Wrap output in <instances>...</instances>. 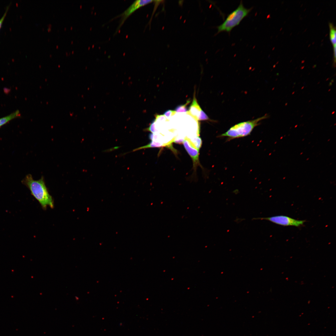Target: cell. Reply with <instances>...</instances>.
I'll return each mask as SVG.
<instances>
[{
    "label": "cell",
    "mask_w": 336,
    "mask_h": 336,
    "mask_svg": "<svg viewBox=\"0 0 336 336\" xmlns=\"http://www.w3.org/2000/svg\"><path fill=\"white\" fill-rule=\"evenodd\" d=\"M191 141L193 143V144L192 145V146L193 147L194 146V148L199 150L202 143L201 138L198 137L193 139Z\"/></svg>",
    "instance_id": "obj_12"
},
{
    "label": "cell",
    "mask_w": 336,
    "mask_h": 336,
    "mask_svg": "<svg viewBox=\"0 0 336 336\" xmlns=\"http://www.w3.org/2000/svg\"><path fill=\"white\" fill-rule=\"evenodd\" d=\"M185 148L191 157L193 162L194 167L195 168L199 164V150L193 147L188 140L185 139L183 142Z\"/></svg>",
    "instance_id": "obj_6"
},
{
    "label": "cell",
    "mask_w": 336,
    "mask_h": 336,
    "mask_svg": "<svg viewBox=\"0 0 336 336\" xmlns=\"http://www.w3.org/2000/svg\"><path fill=\"white\" fill-rule=\"evenodd\" d=\"M202 110V109L197 102L195 97V92H194L192 103L189 108V112L192 116L198 120V117Z\"/></svg>",
    "instance_id": "obj_7"
},
{
    "label": "cell",
    "mask_w": 336,
    "mask_h": 336,
    "mask_svg": "<svg viewBox=\"0 0 336 336\" xmlns=\"http://www.w3.org/2000/svg\"><path fill=\"white\" fill-rule=\"evenodd\" d=\"M155 123V120H154L151 124L149 127L146 130L147 131L151 132L152 133H156L158 131V130L156 128Z\"/></svg>",
    "instance_id": "obj_13"
},
{
    "label": "cell",
    "mask_w": 336,
    "mask_h": 336,
    "mask_svg": "<svg viewBox=\"0 0 336 336\" xmlns=\"http://www.w3.org/2000/svg\"><path fill=\"white\" fill-rule=\"evenodd\" d=\"M198 120H210V119L207 114L202 110L198 117Z\"/></svg>",
    "instance_id": "obj_14"
},
{
    "label": "cell",
    "mask_w": 336,
    "mask_h": 336,
    "mask_svg": "<svg viewBox=\"0 0 336 336\" xmlns=\"http://www.w3.org/2000/svg\"><path fill=\"white\" fill-rule=\"evenodd\" d=\"M252 9V7L246 8L241 1L237 8L230 13L224 22L217 27V33L223 31L230 32L248 15Z\"/></svg>",
    "instance_id": "obj_3"
},
{
    "label": "cell",
    "mask_w": 336,
    "mask_h": 336,
    "mask_svg": "<svg viewBox=\"0 0 336 336\" xmlns=\"http://www.w3.org/2000/svg\"><path fill=\"white\" fill-rule=\"evenodd\" d=\"M329 37L333 45L334 51V62L335 65L336 56V31L335 26L331 23H329Z\"/></svg>",
    "instance_id": "obj_8"
},
{
    "label": "cell",
    "mask_w": 336,
    "mask_h": 336,
    "mask_svg": "<svg viewBox=\"0 0 336 336\" xmlns=\"http://www.w3.org/2000/svg\"><path fill=\"white\" fill-rule=\"evenodd\" d=\"M252 219L266 220L282 226H294L297 227L303 225L306 222L305 220H296L283 215L276 216L267 217L254 218Z\"/></svg>",
    "instance_id": "obj_4"
},
{
    "label": "cell",
    "mask_w": 336,
    "mask_h": 336,
    "mask_svg": "<svg viewBox=\"0 0 336 336\" xmlns=\"http://www.w3.org/2000/svg\"><path fill=\"white\" fill-rule=\"evenodd\" d=\"M176 112L171 110H168L164 112V115L167 117H169L174 114Z\"/></svg>",
    "instance_id": "obj_15"
},
{
    "label": "cell",
    "mask_w": 336,
    "mask_h": 336,
    "mask_svg": "<svg viewBox=\"0 0 336 336\" xmlns=\"http://www.w3.org/2000/svg\"><path fill=\"white\" fill-rule=\"evenodd\" d=\"M267 114L255 119L242 122L231 127L220 137H227L228 140L246 136L250 134L253 129L259 124L260 122L267 118Z\"/></svg>",
    "instance_id": "obj_2"
},
{
    "label": "cell",
    "mask_w": 336,
    "mask_h": 336,
    "mask_svg": "<svg viewBox=\"0 0 336 336\" xmlns=\"http://www.w3.org/2000/svg\"><path fill=\"white\" fill-rule=\"evenodd\" d=\"M21 182L30 190L31 194L38 201L42 208L46 209L47 207H54V202L46 186L44 178L34 180L31 175L28 174L22 180Z\"/></svg>",
    "instance_id": "obj_1"
},
{
    "label": "cell",
    "mask_w": 336,
    "mask_h": 336,
    "mask_svg": "<svg viewBox=\"0 0 336 336\" xmlns=\"http://www.w3.org/2000/svg\"><path fill=\"white\" fill-rule=\"evenodd\" d=\"M154 2V0H138L134 1L126 10L119 16L121 17L117 31L126 19L136 10L141 7Z\"/></svg>",
    "instance_id": "obj_5"
},
{
    "label": "cell",
    "mask_w": 336,
    "mask_h": 336,
    "mask_svg": "<svg viewBox=\"0 0 336 336\" xmlns=\"http://www.w3.org/2000/svg\"><path fill=\"white\" fill-rule=\"evenodd\" d=\"M166 145L165 144L160 143L159 142L154 141H152L151 142L148 144L144 146L135 149H134L133 151H135L138 150L148 148L160 147L164 146H165Z\"/></svg>",
    "instance_id": "obj_10"
},
{
    "label": "cell",
    "mask_w": 336,
    "mask_h": 336,
    "mask_svg": "<svg viewBox=\"0 0 336 336\" xmlns=\"http://www.w3.org/2000/svg\"><path fill=\"white\" fill-rule=\"evenodd\" d=\"M190 102V100H189L185 104L177 106L175 109V111L177 112H186L187 111V106Z\"/></svg>",
    "instance_id": "obj_11"
},
{
    "label": "cell",
    "mask_w": 336,
    "mask_h": 336,
    "mask_svg": "<svg viewBox=\"0 0 336 336\" xmlns=\"http://www.w3.org/2000/svg\"><path fill=\"white\" fill-rule=\"evenodd\" d=\"M155 121H163L166 119V116L164 115L157 114L156 116Z\"/></svg>",
    "instance_id": "obj_16"
},
{
    "label": "cell",
    "mask_w": 336,
    "mask_h": 336,
    "mask_svg": "<svg viewBox=\"0 0 336 336\" xmlns=\"http://www.w3.org/2000/svg\"><path fill=\"white\" fill-rule=\"evenodd\" d=\"M20 115L19 110H17L9 115L0 118V127L6 124L12 120L20 117Z\"/></svg>",
    "instance_id": "obj_9"
},
{
    "label": "cell",
    "mask_w": 336,
    "mask_h": 336,
    "mask_svg": "<svg viewBox=\"0 0 336 336\" xmlns=\"http://www.w3.org/2000/svg\"><path fill=\"white\" fill-rule=\"evenodd\" d=\"M8 8H9L8 7L7 8V9L6 10V11H5V12L4 13V14L3 15V16L0 19V29H1V27H2V24L3 22V21L4 20V19H5V18L6 16V14H7V13L8 10Z\"/></svg>",
    "instance_id": "obj_17"
}]
</instances>
